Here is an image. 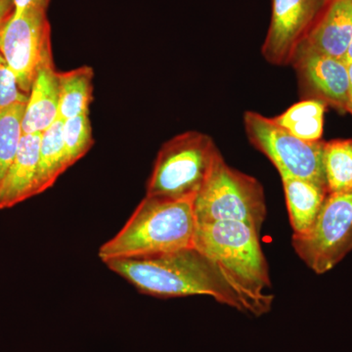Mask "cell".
Wrapping results in <instances>:
<instances>
[{"label": "cell", "instance_id": "cell-1", "mask_svg": "<svg viewBox=\"0 0 352 352\" xmlns=\"http://www.w3.org/2000/svg\"><path fill=\"white\" fill-rule=\"evenodd\" d=\"M105 264L145 295L160 298L210 296L245 312L239 296L217 266L195 247L157 256L112 259Z\"/></svg>", "mask_w": 352, "mask_h": 352}, {"label": "cell", "instance_id": "cell-2", "mask_svg": "<svg viewBox=\"0 0 352 352\" xmlns=\"http://www.w3.org/2000/svg\"><path fill=\"white\" fill-rule=\"evenodd\" d=\"M194 247L217 266L239 296L245 312L261 316L270 311L274 296L259 232L236 221L197 223Z\"/></svg>", "mask_w": 352, "mask_h": 352}, {"label": "cell", "instance_id": "cell-3", "mask_svg": "<svg viewBox=\"0 0 352 352\" xmlns=\"http://www.w3.org/2000/svg\"><path fill=\"white\" fill-rule=\"evenodd\" d=\"M193 201L146 196L117 235L101 245L99 258L105 263L194 247L197 221Z\"/></svg>", "mask_w": 352, "mask_h": 352}, {"label": "cell", "instance_id": "cell-4", "mask_svg": "<svg viewBox=\"0 0 352 352\" xmlns=\"http://www.w3.org/2000/svg\"><path fill=\"white\" fill-rule=\"evenodd\" d=\"M221 156L208 134L186 131L166 141L157 155L146 196L168 200L195 199Z\"/></svg>", "mask_w": 352, "mask_h": 352}, {"label": "cell", "instance_id": "cell-5", "mask_svg": "<svg viewBox=\"0 0 352 352\" xmlns=\"http://www.w3.org/2000/svg\"><path fill=\"white\" fill-rule=\"evenodd\" d=\"M197 223L243 222L261 231L267 214L263 185L231 168L223 157L193 201Z\"/></svg>", "mask_w": 352, "mask_h": 352}, {"label": "cell", "instance_id": "cell-6", "mask_svg": "<svg viewBox=\"0 0 352 352\" xmlns=\"http://www.w3.org/2000/svg\"><path fill=\"white\" fill-rule=\"evenodd\" d=\"M244 126L250 143L270 160L280 176L300 178L326 186L324 141L302 140L277 124L272 118L251 111L245 113Z\"/></svg>", "mask_w": 352, "mask_h": 352}, {"label": "cell", "instance_id": "cell-7", "mask_svg": "<svg viewBox=\"0 0 352 352\" xmlns=\"http://www.w3.org/2000/svg\"><path fill=\"white\" fill-rule=\"evenodd\" d=\"M294 249L317 274L332 270L352 251V193L328 194L309 231L292 238Z\"/></svg>", "mask_w": 352, "mask_h": 352}, {"label": "cell", "instance_id": "cell-8", "mask_svg": "<svg viewBox=\"0 0 352 352\" xmlns=\"http://www.w3.org/2000/svg\"><path fill=\"white\" fill-rule=\"evenodd\" d=\"M47 11H12L0 23V53L12 69L21 90L29 95L44 50L51 44Z\"/></svg>", "mask_w": 352, "mask_h": 352}, {"label": "cell", "instance_id": "cell-9", "mask_svg": "<svg viewBox=\"0 0 352 352\" xmlns=\"http://www.w3.org/2000/svg\"><path fill=\"white\" fill-rule=\"evenodd\" d=\"M333 0H272L270 28L261 53L275 66L292 64L298 46Z\"/></svg>", "mask_w": 352, "mask_h": 352}, {"label": "cell", "instance_id": "cell-10", "mask_svg": "<svg viewBox=\"0 0 352 352\" xmlns=\"http://www.w3.org/2000/svg\"><path fill=\"white\" fill-rule=\"evenodd\" d=\"M291 65L296 69L303 100H320L347 112L349 73L346 60L300 50L296 51Z\"/></svg>", "mask_w": 352, "mask_h": 352}, {"label": "cell", "instance_id": "cell-11", "mask_svg": "<svg viewBox=\"0 0 352 352\" xmlns=\"http://www.w3.org/2000/svg\"><path fill=\"white\" fill-rule=\"evenodd\" d=\"M59 73L55 69L50 44L44 50L25 105L24 134L43 133L59 119Z\"/></svg>", "mask_w": 352, "mask_h": 352}, {"label": "cell", "instance_id": "cell-12", "mask_svg": "<svg viewBox=\"0 0 352 352\" xmlns=\"http://www.w3.org/2000/svg\"><path fill=\"white\" fill-rule=\"evenodd\" d=\"M351 41L352 0H333L298 50L314 51L346 60Z\"/></svg>", "mask_w": 352, "mask_h": 352}, {"label": "cell", "instance_id": "cell-13", "mask_svg": "<svg viewBox=\"0 0 352 352\" xmlns=\"http://www.w3.org/2000/svg\"><path fill=\"white\" fill-rule=\"evenodd\" d=\"M41 133L24 134L19 150L0 185V210L36 196Z\"/></svg>", "mask_w": 352, "mask_h": 352}, {"label": "cell", "instance_id": "cell-14", "mask_svg": "<svg viewBox=\"0 0 352 352\" xmlns=\"http://www.w3.org/2000/svg\"><path fill=\"white\" fill-rule=\"evenodd\" d=\"M289 222L295 235L309 231L328 196L326 186L291 176H281Z\"/></svg>", "mask_w": 352, "mask_h": 352}, {"label": "cell", "instance_id": "cell-15", "mask_svg": "<svg viewBox=\"0 0 352 352\" xmlns=\"http://www.w3.org/2000/svg\"><path fill=\"white\" fill-rule=\"evenodd\" d=\"M94 69L89 66L59 73L60 120L88 115L94 100Z\"/></svg>", "mask_w": 352, "mask_h": 352}, {"label": "cell", "instance_id": "cell-16", "mask_svg": "<svg viewBox=\"0 0 352 352\" xmlns=\"http://www.w3.org/2000/svg\"><path fill=\"white\" fill-rule=\"evenodd\" d=\"M63 120L58 119L41 133L36 196L51 188L59 176L68 170L62 136Z\"/></svg>", "mask_w": 352, "mask_h": 352}, {"label": "cell", "instance_id": "cell-17", "mask_svg": "<svg viewBox=\"0 0 352 352\" xmlns=\"http://www.w3.org/2000/svg\"><path fill=\"white\" fill-rule=\"evenodd\" d=\"M326 106L320 100L307 99L298 102L272 119L296 138L308 142H316L321 141L323 135Z\"/></svg>", "mask_w": 352, "mask_h": 352}, {"label": "cell", "instance_id": "cell-18", "mask_svg": "<svg viewBox=\"0 0 352 352\" xmlns=\"http://www.w3.org/2000/svg\"><path fill=\"white\" fill-rule=\"evenodd\" d=\"M323 168L328 194L352 193V139L324 143Z\"/></svg>", "mask_w": 352, "mask_h": 352}, {"label": "cell", "instance_id": "cell-19", "mask_svg": "<svg viewBox=\"0 0 352 352\" xmlns=\"http://www.w3.org/2000/svg\"><path fill=\"white\" fill-rule=\"evenodd\" d=\"M27 103H16L0 110V185L12 164L24 132L23 118Z\"/></svg>", "mask_w": 352, "mask_h": 352}, {"label": "cell", "instance_id": "cell-20", "mask_svg": "<svg viewBox=\"0 0 352 352\" xmlns=\"http://www.w3.org/2000/svg\"><path fill=\"white\" fill-rule=\"evenodd\" d=\"M62 136L68 166L82 159L94 145V133L88 115L63 120Z\"/></svg>", "mask_w": 352, "mask_h": 352}, {"label": "cell", "instance_id": "cell-21", "mask_svg": "<svg viewBox=\"0 0 352 352\" xmlns=\"http://www.w3.org/2000/svg\"><path fill=\"white\" fill-rule=\"evenodd\" d=\"M29 95L21 90L15 74L0 53V110L16 103H27Z\"/></svg>", "mask_w": 352, "mask_h": 352}, {"label": "cell", "instance_id": "cell-22", "mask_svg": "<svg viewBox=\"0 0 352 352\" xmlns=\"http://www.w3.org/2000/svg\"><path fill=\"white\" fill-rule=\"evenodd\" d=\"M14 12L21 13L27 10L47 11L50 0H12Z\"/></svg>", "mask_w": 352, "mask_h": 352}, {"label": "cell", "instance_id": "cell-23", "mask_svg": "<svg viewBox=\"0 0 352 352\" xmlns=\"http://www.w3.org/2000/svg\"><path fill=\"white\" fill-rule=\"evenodd\" d=\"M13 9L12 0H0V23L12 12Z\"/></svg>", "mask_w": 352, "mask_h": 352}, {"label": "cell", "instance_id": "cell-24", "mask_svg": "<svg viewBox=\"0 0 352 352\" xmlns=\"http://www.w3.org/2000/svg\"><path fill=\"white\" fill-rule=\"evenodd\" d=\"M349 64V104H347V112L352 115V63Z\"/></svg>", "mask_w": 352, "mask_h": 352}, {"label": "cell", "instance_id": "cell-25", "mask_svg": "<svg viewBox=\"0 0 352 352\" xmlns=\"http://www.w3.org/2000/svg\"><path fill=\"white\" fill-rule=\"evenodd\" d=\"M346 61L347 63H352V41L351 45H349V50H347Z\"/></svg>", "mask_w": 352, "mask_h": 352}]
</instances>
